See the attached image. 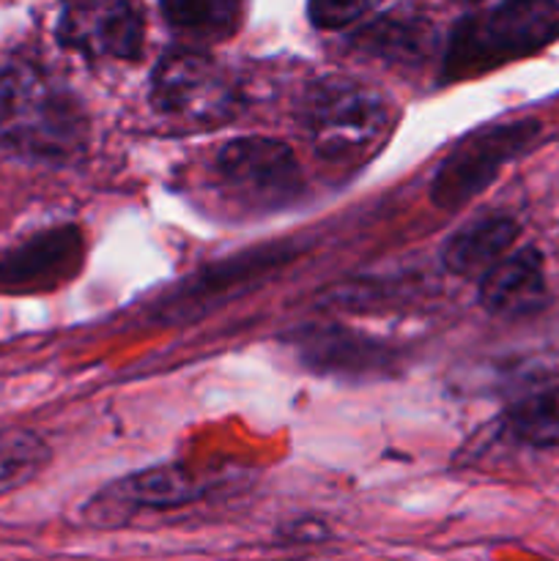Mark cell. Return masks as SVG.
Wrapping results in <instances>:
<instances>
[{
  "instance_id": "obj_1",
  "label": "cell",
  "mask_w": 559,
  "mask_h": 561,
  "mask_svg": "<svg viewBox=\"0 0 559 561\" xmlns=\"http://www.w3.org/2000/svg\"><path fill=\"white\" fill-rule=\"evenodd\" d=\"M88 137L80 99L27 64L0 69V146L38 159H69Z\"/></svg>"
},
{
  "instance_id": "obj_2",
  "label": "cell",
  "mask_w": 559,
  "mask_h": 561,
  "mask_svg": "<svg viewBox=\"0 0 559 561\" xmlns=\"http://www.w3.org/2000/svg\"><path fill=\"white\" fill-rule=\"evenodd\" d=\"M559 36L557 0H502L477 9L453 31L444 80H469L507 60L526 58Z\"/></svg>"
},
{
  "instance_id": "obj_3",
  "label": "cell",
  "mask_w": 559,
  "mask_h": 561,
  "mask_svg": "<svg viewBox=\"0 0 559 561\" xmlns=\"http://www.w3.org/2000/svg\"><path fill=\"white\" fill-rule=\"evenodd\" d=\"M312 148L327 162L362 164L392 135V104L376 88L349 77L316 82L301 104Z\"/></svg>"
},
{
  "instance_id": "obj_4",
  "label": "cell",
  "mask_w": 559,
  "mask_h": 561,
  "mask_svg": "<svg viewBox=\"0 0 559 561\" xmlns=\"http://www.w3.org/2000/svg\"><path fill=\"white\" fill-rule=\"evenodd\" d=\"M153 107L186 126H223L239 113V91L223 66L195 49H173L153 69Z\"/></svg>"
},
{
  "instance_id": "obj_5",
  "label": "cell",
  "mask_w": 559,
  "mask_h": 561,
  "mask_svg": "<svg viewBox=\"0 0 559 561\" xmlns=\"http://www.w3.org/2000/svg\"><path fill=\"white\" fill-rule=\"evenodd\" d=\"M214 173L230 201L255 211L288 206L301 192V170L294 151L269 137H239L225 142Z\"/></svg>"
},
{
  "instance_id": "obj_6",
  "label": "cell",
  "mask_w": 559,
  "mask_h": 561,
  "mask_svg": "<svg viewBox=\"0 0 559 561\" xmlns=\"http://www.w3.org/2000/svg\"><path fill=\"white\" fill-rule=\"evenodd\" d=\"M540 131L537 121H513V124H493L475 131L449 151L438 164V173L431 184V197L438 208H458L480 195L499 170L518 157L535 135Z\"/></svg>"
},
{
  "instance_id": "obj_7",
  "label": "cell",
  "mask_w": 559,
  "mask_h": 561,
  "mask_svg": "<svg viewBox=\"0 0 559 561\" xmlns=\"http://www.w3.org/2000/svg\"><path fill=\"white\" fill-rule=\"evenodd\" d=\"M142 31L135 0H64L60 5L58 42L88 58H137Z\"/></svg>"
},
{
  "instance_id": "obj_8",
  "label": "cell",
  "mask_w": 559,
  "mask_h": 561,
  "mask_svg": "<svg viewBox=\"0 0 559 561\" xmlns=\"http://www.w3.org/2000/svg\"><path fill=\"white\" fill-rule=\"evenodd\" d=\"M82 261V239L75 228L47 230L0 257V290L33 294L69 279Z\"/></svg>"
},
{
  "instance_id": "obj_9",
  "label": "cell",
  "mask_w": 559,
  "mask_h": 561,
  "mask_svg": "<svg viewBox=\"0 0 559 561\" xmlns=\"http://www.w3.org/2000/svg\"><path fill=\"white\" fill-rule=\"evenodd\" d=\"M480 301L499 318H526L540 312L548 301L540 252L524 247L493 263L480 277Z\"/></svg>"
},
{
  "instance_id": "obj_10",
  "label": "cell",
  "mask_w": 559,
  "mask_h": 561,
  "mask_svg": "<svg viewBox=\"0 0 559 561\" xmlns=\"http://www.w3.org/2000/svg\"><path fill=\"white\" fill-rule=\"evenodd\" d=\"M518 236V225L504 217H488L458 230L444 244L442 261L458 277H482L493 263L502 261Z\"/></svg>"
},
{
  "instance_id": "obj_11",
  "label": "cell",
  "mask_w": 559,
  "mask_h": 561,
  "mask_svg": "<svg viewBox=\"0 0 559 561\" xmlns=\"http://www.w3.org/2000/svg\"><path fill=\"white\" fill-rule=\"evenodd\" d=\"M162 9L170 25L184 36L217 42L239 25L241 0H162Z\"/></svg>"
},
{
  "instance_id": "obj_12",
  "label": "cell",
  "mask_w": 559,
  "mask_h": 561,
  "mask_svg": "<svg viewBox=\"0 0 559 561\" xmlns=\"http://www.w3.org/2000/svg\"><path fill=\"white\" fill-rule=\"evenodd\" d=\"M507 427L526 447L559 453V389L518 400L507 411Z\"/></svg>"
},
{
  "instance_id": "obj_13",
  "label": "cell",
  "mask_w": 559,
  "mask_h": 561,
  "mask_svg": "<svg viewBox=\"0 0 559 561\" xmlns=\"http://www.w3.org/2000/svg\"><path fill=\"white\" fill-rule=\"evenodd\" d=\"M49 463V447L31 431H0V496L27 485Z\"/></svg>"
},
{
  "instance_id": "obj_14",
  "label": "cell",
  "mask_w": 559,
  "mask_h": 561,
  "mask_svg": "<svg viewBox=\"0 0 559 561\" xmlns=\"http://www.w3.org/2000/svg\"><path fill=\"white\" fill-rule=\"evenodd\" d=\"M195 493L197 488L190 477L173 469H162L142 471V474L118 482L113 496L132 504H140V507H175V504H184L190 499H195Z\"/></svg>"
},
{
  "instance_id": "obj_15",
  "label": "cell",
  "mask_w": 559,
  "mask_h": 561,
  "mask_svg": "<svg viewBox=\"0 0 559 561\" xmlns=\"http://www.w3.org/2000/svg\"><path fill=\"white\" fill-rule=\"evenodd\" d=\"M403 0H310L312 25L340 31V27L360 25L378 16L398 14Z\"/></svg>"
},
{
  "instance_id": "obj_16",
  "label": "cell",
  "mask_w": 559,
  "mask_h": 561,
  "mask_svg": "<svg viewBox=\"0 0 559 561\" xmlns=\"http://www.w3.org/2000/svg\"><path fill=\"white\" fill-rule=\"evenodd\" d=\"M464 3L477 5V9H486V5H497V3H502V0H464Z\"/></svg>"
}]
</instances>
